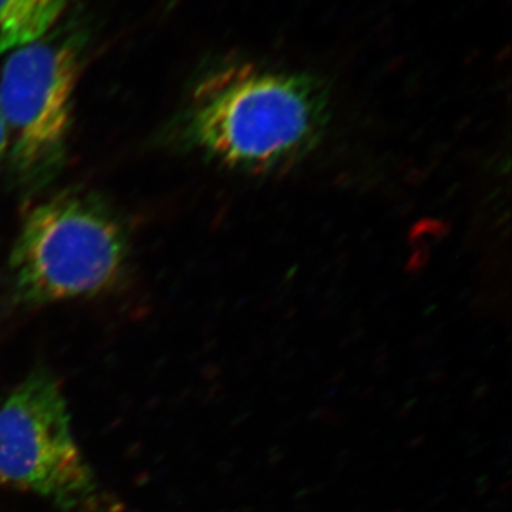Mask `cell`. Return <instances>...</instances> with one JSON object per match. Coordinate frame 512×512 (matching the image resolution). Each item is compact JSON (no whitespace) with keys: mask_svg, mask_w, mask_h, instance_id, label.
<instances>
[{"mask_svg":"<svg viewBox=\"0 0 512 512\" xmlns=\"http://www.w3.org/2000/svg\"><path fill=\"white\" fill-rule=\"evenodd\" d=\"M73 0H0V55L43 39Z\"/></svg>","mask_w":512,"mask_h":512,"instance_id":"5","label":"cell"},{"mask_svg":"<svg viewBox=\"0 0 512 512\" xmlns=\"http://www.w3.org/2000/svg\"><path fill=\"white\" fill-rule=\"evenodd\" d=\"M0 483L63 512H117L74 437L62 387L45 369L0 399Z\"/></svg>","mask_w":512,"mask_h":512,"instance_id":"2","label":"cell"},{"mask_svg":"<svg viewBox=\"0 0 512 512\" xmlns=\"http://www.w3.org/2000/svg\"><path fill=\"white\" fill-rule=\"evenodd\" d=\"M325 123V90L316 80L241 63L200 84L188 126L195 144L221 163L265 173L301 160Z\"/></svg>","mask_w":512,"mask_h":512,"instance_id":"1","label":"cell"},{"mask_svg":"<svg viewBox=\"0 0 512 512\" xmlns=\"http://www.w3.org/2000/svg\"><path fill=\"white\" fill-rule=\"evenodd\" d=\"M126 258L127 238L117 218L93 198L63 194L25 218L10 272L19 298L40 305L106 291Z\"/></svg>","mask_w":512,"mask_h":512,"instance_id":"3","label":"cell"},{"mask_svg":"<svg viewBox=\"0 0 512 512\" xmlns=\"http://www.w3.org/2000/svg\"><path fill=\"white\" fill-rule=\"evenodd\" d=\"M6 146H8V124L0 111V154L5 151Z\"/></svg>","mask_w":512,"mask_h":512,"instance_id":"6","label":"cell"},{"mask_svg":"<svg viewBox=\"0 0 512 512\" xmlns=\"http://www.w3.org/2000/svg\"><path fill=\"white\" fill-rule=\"evenodd\" d=\"M82 46L73 37L13 50L0 77V111L15 136L13 165L25 183H46L62 163Z\"/></svg>","mask_w":512,"mask_h":512,"instance_id":"4","label":"cell"}]
</instances>
